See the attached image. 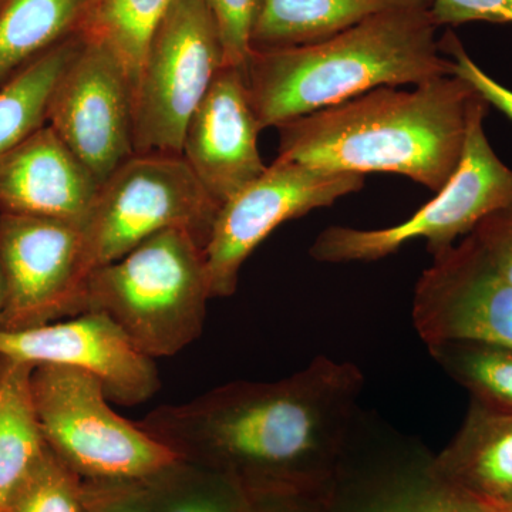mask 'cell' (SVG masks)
<instances>
[{
    "mask_svg": "<svg viewBox=\"0 0 512 512\" xmlns=\"http://www.w3.org/2000/svg\"><path fill=\"white\" fill-rule=\"evenodd\" d=\"M218 211L183 156L134 154L100 185L83 225V281L165 229H183L205 249Z\"/></svg>",
    "mask_w": 512,
    "mask_h": 512,
    "instance_id": "7",
    "label": "cell"
},
{
    "mask_svg": "<svg viewBox=\"0 0 512 512\" xmlns=\"http://www.w3.org/2000/svg\"><path fill=\"white\" fill-rule=\"evenodd\" d=\"M6 306V288L5 279H3L2 271H0V320L3 318Z\"/></svg>",
    "mask_w": 512,
    "mask_h": 512,
    "instance_id": "31",
    "label": "cell"
},
{
    "mask_svg": "<svg viewBox=\"0 0 512 512\" xmlns=\"http://www.w3.org/2000/svg\"><path fill=\"white\" fill-rule=\"evenodd\" d=\"M100 185L45 124L0 158V212L86 224Z\"/></svg>",
    "mask_w": 512,
    "mask_h": 512,
    "instance_id": "15",
    "label": "cell"
},
{
    "mask_svg": "<svg viewBox=\"0 0 512 512\" xmlns=\"http://www.w3.org/2000/svg\"><path fill=\"white\" fill-rule=\"evenodd\" d=\"M3 3H5V0H0V8H2Z\"/></svg>",
    "mask_w": 512,
    "mask_h": 512,
    "instance_id": "33",
    "label": "cell"
},
{
    "mask_svg": "<svg viewBox=\"0 0 512 512\" xmlns=\"http://www.w3.org/2000/svg\"><path fill=\"white\" fill-rule=\"evenodd\" d=\"M429 8L390 10L313 45L252 50L245 69L262 130L390 86L453 76Z\"/></svg>",
    "mask_w": 512,
    "mask_h": 512,
    "instance_id": "3",
    "label": "cell"
},
{
    "mask_svg": "<svg viewBox=\"0 0 512 512\" xmlns=\"http://www.w3.org/2000/svg\"><path fill=\"white\" fill-rule=\"evenodd\" d=\"M171 3L173 0H93L77 33L106 47L119 60L134 94L148 47Z\"/></svg>",
    "mask_w": 512,
    "mask_h": 512,
    "instance_id": "22",
    "label": "cell"
},
{
    "mask_svg": "<svg viewBox=\"0 0 512 512\" xmlns=\"http://www.w3.org/2000/svg\"><path fill=\"white\" fill-rule=\"evenodd\" d=\"M0 512H84L82 478L47 448Z\"/></svg>",
    "mask_w": 512,
    "mask_h": 512,
    "instance_id": "25",
    "label": "cell"
},
{
    "mask_svg": "<svg viewBox=\"0 0 512 512\" xmlns=\"http://www.w3.org/2000/svg\"><path fill=\"white\" fill-rule=\"evenodd\" d=\"M382 86L289 121L278 160L366 175H403L439 192L457 170L476 90L456 76L413 86Z\"/></svg>",
    "mask_w": 512,
    "mask_h": 512,
    "instance_id": "2",
    "label": "cell"
},
{
    "mask_svg": "<svg viewBox=\"0 0 512 512\" xmlns=\"http://www.w3.org/2000/svg\"><path fill=\"white\" fill-rule=\"evenodd\" d=\"M412 316L427 348L448 342L512 348V285L473 234L433 255L414 289Z\"/></svg>",
    "mask_w": 512,
    "mask_h": 512,
    "instance_id": "11",
    "label": "cell"
},
{
    "mask_svg": "<svg viewBox=\"0 0 512 512\" xmlns=\"http://www.w3.org/2000/svg\"><path fill=\"white\" fill-rule=\"evenodd\" d=\"M92 2H93V0H90L89 5H90V3H92ZM87 8H89V6H87Z\"/></svg>",
    "mask_w": 512,
    "mask_h": 512,
    "instance_id": "34",
    "label": "cell"
},
{
    "mask_svg": "<svg viewBox=\"0 0 512 512\" xmlns=\"http://www.w3.org/2000/svg\"><path fill=\"white\" fill-rule=\"evenodd\" d=\"M143 483L157 512H251L241 485L187 461L175 460Z\"/></svg>",
    "mask_w": 512,
    "mask_h": 512,
    "instance_id": "23",
    "label": "cell"
},
{
    "mask_svg": "<svg viewBox=\"0 0 512 512\" xmlns=\"http://www.w3.org/2000/svg\"><path fill=\"white\" fill-rule=\"evenodd\" d=\"M33 367L0 356V511L49 448L30 389Z\"/></svg>",
    "mask_w": 512,
    "mask_h": 512,
    "instance_id": "19",
    "label": "cell"
},
{
    "mask_svg": "<svg viewBox=\"0 0 512 512\" xmlns=\"http://www.w3.org/2000/svg\"><path fill=\"white\" fill-rule=\"evenodd\" d=\"M431 0H259L252 50L313 45L390 10L429 8Z\"/></svg>",
    "mask_w": 512,
    "mask_h": 512,
    "instance_id": "17",
    "label": "cell"
},
{
    "mask_svg": "<svg viewBox=\"0 0 512 512\" xmlns=\"http://www.w3.org/2000/svg\"><path fill=\"white\" fill-rule=\"evenodd\" d=\"M262 131L241 70L222 66L185 128L183 156L218 207L265 173Z\"/></svg>",
    "mask_w": 512,
    "mask_h": 512,
    "instance_id": "14",
    "label": "cell"
},
{
    "mask_svg": "<svg viewBox=\"0 0 512 512\" xmlns=\"http://www.w3.org/2000/svg\"><path fill=\"white\" fill-rule=\"evenodd\" d=\"M84 512H157L143 480H82Z\"/></svg>",
    "mask_w": 512,
    "mask_h": 512,
    "instance_id": "27",
    "label": "cell"
},
{
    "mask_svg": "<svg viewBox=\"0 0 512 512\" xmlns=\"http://www.w3.org/2000/svg\"><path fill=\"white\" fill-rule=\"evenodd\" d=\"M133 99L119 60L89 40L50 99L47 124L99 185L134 156Z\"/></svg>",
    "mask_w": 512,
    "mask_h": 512,
    "instance_id": "10",
    "label": "cell"
},
{
    "mask_svg": "<svg viewBox=\"0 0 512 512\" xmlns=\"http://www.w3.org/2000/svg\"><path fill=\"white\" fill-rule=\"evenodd\" d=\"M497 507L500 508L501 512H512V494L504 498L503 501L497 503Z\"/></svg>",
    "mask_w": 512,
    "mask_h": 512,
    "instance_id": "32",
    "label": "cell"
},
{
    "mask_svg": "<svg viewBox=\"0 0 512 512\" xmlns=\"http://www.w3.org/2000/svg\"><path fill=\"white\" fill-rule=\"evenodd\" d=\"M30 389L47 447L82 480H144L177 460L136 423L114 412L90 373L35 366Z\"/></svg>",
    "mask_w": 512,
    "mask_h": 512,
    "instance_id": "6",
    "label": "cell"
},
{
    "mask_svg": "<svg viewBox=\"0 0 512 512\" xmlns=\"http://www.w3.org/2000/svg\"><path fill=\"white\" fill-rule=\"evenodd\" d=\"M365 387L352 362L316 356L276 382H232L148 413L137 426L177 460L248 494L329 497Z\"/></svg>",
    "mask_w": 512,
    "mask_h": 512,
    "instance_id": "1",
    "label": "cell"
},
{
    "mask_svg": "<svg viewBox=\"0 0 512 512\" xmlns=\"http://www.w3.org/2000/svg\"><path fill=\"white\" fill-rule=\"evenodd\" d=\"M83 45L79 33L67 37L0 89V158L47 124L57 83Z\"/></svg>",
    "mask_w": 512,
    "mask_h": 512,
    "instance_id": "21",
    "label": "cell"
},
{
    "mask_svg": "<svg viewBox=\"0 0 512 512\" xmlns=\"http://www.w3.org/2000/svg\"><path fill=\"white\" fill-rule=\"evenodd\" d=\"M210 299L204 248L183 229H165L90 272L70 318L106 313L141 353L156 359L200 338Z\"/></svg>",
    "mask_w": 512,
    "mask_h": 512,
    "instance_id": "4",
    "label": "cell"
},
{
    "mask_svg": "<svg viewBox=\"0 0 512 512\" xmlns=\"http://www.w3.org/2000/svg\"><path fill=\"white\" fill-rule=\"evenodd\" d=\"M328 512H501L497 504L448 483L429 466L413 473L393 474L348 497H330Z\"/></svg>",
    "mask_w": 512,
    "mask_h": 512,
    "instance_id": "20",
    "label": "cell"
},
{
    "mask_svg": "<svg viewBox=\"0 0 512 512\" xmlns=\"http://www.w3.org/2000/svg\"><path fill=\"white\" fill-rule=\"evenodd\" d=\"M443 55L450 56L454 63V74L466 80L488 106H494L512 121V90L488 76L470 56L456 33L448 30L439 40Z\"/></svg>",
    "mask_w": 512,
    "mask_h": 512,
    "instance_id": "28",
    "label": "cell"
},
{
    "mask_svg": "<svg viewBox=\"0 0 512 512\" xmlns=\"http://www.w3.org/2000/svg\"><path fill=\"white\" fill-rule=\"evenodd\" d=\"M90 0H5L0 8V89L79 32Z\"/></svg>",
    "mask_w": 512,
    "mask_h": 512,
    "instance_id": "18",
    "label": "cell"
},
{
    "mask_svg": "<svg viewBox=\"0 0 512 512\" xmlns=\"http://www.w3.org/2000/svg\"><path fill=\"white\" fill-rule=\"evenodd\" d=\"M471 234L495 269L512 285V205L488 215Z\"/></svg>",
    "mask_w": 512,
    "mask_h": 512,
    "instance_id": "30",
    "label": "cell"
},
{
    "mask_svg": "<svg viewBox=\"0 0 512 512\" xmlns=\"http://www.w3.org/2000/svg\"><path fill=\"white\" fill-rule=\"evenodd\" d=\"M224 66L217 23L204 0H173L134 87V154L181 156L185 128Z\"/></svg>",
    "mask_w": 512,
    "mask_h": 512,
    "instance_id": "8",
    "label": "cell"
},
{
    "mask_svg": "<svg viewBox=\"0 0 512 512\" xmlns=\"http://www.w3.org/2000/svg\"><path fill=\"white\" fill-rule=\"evenodd\" d=\"M82 254L80 225L0 212V271L6 288L0 330L70 318L83 282Z\"/></svg>",
    "mask_w": 512,
    "mask_h": 512,
    "instance_id": "12",
    "label": "cell"
},
{
    "mask_svg": "<svg viewBox=\"0 0 512 512\" xmlns=\"http://www.w3.org/2000/svg\"><path fill=\"white\" fill-rule=\"evenodd\" d=\"M365 187V175L336 173L276 158L261 177L221 205L204 249L211 298L238 288L248 256L279 225L296 220Z\"/></svg>",
    "mask_w": 512,
    "mask_h": 512,
    "instance_id": "9",
    "label": "cell"
},
{
    "mask_svg": "<svg viewBox=\"0 0 512 512\" xmlns=\"http://www.w3.org/2000/svg\"><path fill=\"white\" fill-rule=\"evenodd\" d=\"M430 12L439 28L474 22L512 25V0H431Z\"/></svg>",
    "mask_w": 512,
    "mask_h": 512,
    "instance_id": "29",
    "label": "cell"
},
{
    "mask_svg": "<svg viewBox=\"0 0 512 512\" xmlns=\"http://www.w3.org/2000/svg\"><path fill=\"white\" fill-rule=\"evenodd\" d=\"M220 32L224 66L235 67L245 74L251 56V33L259 0H204Z\"/></svg>",
    "mask_w": 512,
    "mask_h": 512,
    "instance_id": "26",
    "label": "cell"
},
{
    "mask_svg": "<svg viewBox=\"0 0 512 512\" xmlns=\"http://www.w3.org/2000/svg\"><path fill=\"white\" fill-rule=\"evenodd\" d=\"M431 357L444 372L490 409L512 412V348L477 342L430 346Z\"/></svg>",
    "mask_w": 512,
    "mask_h": 512,
    "instance_id": "24",
    "label": "cell"
},
{
    "mask_svg": "<svg viewBox=\"0 0 512 512\" xmlns=\"http://www.w3.org/2000/svg\"><path fill=\"white\" fill-rule=\"evenodd\" d=\"M429 468L491 503L503 501L512 494V412L471 403L456 437Z\"/></svg>",
    "mask_w": 512,
    "mask_h": 512,
    "instance_id": "16",
    "label": "cell"
},
{
    "mask_svg": "<svg viewBox=\"0 0 512 512\" xmlns=\"http://www.w3.org/2000/svg\"><path fill=\"white\" fill-rule=\"evenodd\" d=\"M0 356L33 366L74 367L96 377L110 402L146 403L160 390L154 359L103 312H84L23 330H0Z\"/></svg>",
    "mask_w": 512,
    "mask_h": 512,
    "instance_id": "13",
    "label": "cell"
},
{
    "mask_svg": "<svg viewBox=\"0 0 512 512\" xmlns=\"http://www.w3.org/2000/svg\"><path fill=\"white\" fill-rule=\"evenodd\" d=\"M487 101L478 96L470 107L466 144L457 170L436 197L409 220L393 227L357 229L329 227L311 247L312 258L323 264L375 262L400 251L416 239H426L431 256L453 247L484 218L512 205V170L485 136Z\"/></svg>",
    "mask_w": 512,
    "mask_h": 512,
    "instance_id": "5",
    "label": "cell"
}]
</instances>
